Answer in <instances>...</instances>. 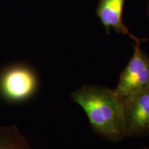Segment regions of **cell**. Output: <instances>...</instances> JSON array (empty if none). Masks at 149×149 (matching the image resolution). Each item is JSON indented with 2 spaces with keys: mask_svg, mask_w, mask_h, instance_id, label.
Segmentation results:
<instances>
[{
  "mask_svg": "<svg viewBox=\"0 0 149 149\" xmlns=\"http://www.w3.org/2000/svg\"><path fill=\"white\" fill-rule=\"evenodd\" d=\"M0 149H33L16 126H0Z\"/></svg>",
  "mask_w": 149,
  "mask_h": 149,
  "instance_id": "obj_6",
  "label": "cell"
},
{
  "mask_svg": "<svg viewBox=\"0 0 149 149\" xmlns=\"http://www.w3.org/2000/svg\"><path fill=\"white\" fill-rule=\"evenodd\" d=\"M125 137H137L149 133V92L122 99Z\"/></svg>",
  "mask_w": 149,
  "mask_h": 149,
  "instance_id": "obj_4",
  "label": "cell"
},
{
  "mask_svg": "<svg viewBox=\"0 0 149 149\" xmlns=\"http://www.w3.org/2000/svg\"><path fill=\"white\" fill-rule=\"evenodd\" d=\"M148 14H149V6H148Z\"/></svg>",
  "mask_w": 149,
  "mask_h": 149,
  "instance_id": "obj_7",
  "label": "cell"
},
{
  "mask_svg": "<svg viewBox=\"0 0 149 149\" xmlns=\"http://www.w3.org/2000/svg\"><path fill=\"white\" fill-rule=\"evenodd\" d=\"M148 92H149V88H148Z\"/></svg>",
  "mask_w": 149,
  "mask_h": 149,
  "instance_id": "obj_8",
  "label": "cell"
},
{
  "mask_svg": "<svg viewBox=\"0 0 149 149\" xmlns=\"http://www.w3.org/2000/svg\"><path fill=\"white\" fill-rule=\"evenodd\" d=\"M135 42L133 54L114 90L122 99L146 92L149 88V57Z\"/></svg>",
  "mask_w": 149,
  "mask_h": 149,
  "instance_id": "obj_2",
  "label": "cell"
},
{
  "mask_svg": "<svg viewBox=\"0 0 149 149\" xmlns=\"http://www.w3.org/2000/svg\"><path fill=\"white\" fill-rule=\"evenodd\" d=\"M144 149H147V148H144Z\"/></svg>",
  "mask_w": 149,
  "mask_h": 149,
  "instance_id": "obj_9",
  "label": "cell"
},
{
  "mask_svg": "<svg viewBox=\"0 0 149 149\" xmlns=\"http://www.w3.org/2000/svg\"><path fill=\"white\" fill-rule=\"evenodd\" d=\"M71 97L82 108L96 133L115 141L125 137L124 103L114 89L84 85L74 91Z\"/></svg>",
  "mask_w": 149,
  "mask_h": 149,
  "instance_id": "obj_1",
  "label": "cell"
},
{
  "mask_svg": "<svg viewBox=\"0 0 149 149\" xmlns=\"http://www.w3.org/2000/svg\"><path fill=\"white\" fill-rule=\"evenodd\" d=\"M124 1L125 0H101L97 9V15L108 33L110 29H113L117 33L128 35L135 42H139L142 40L132 34L123 21Z\"/></svg>",
  "mask_w": 149,
  "mask_h": 149,
  "instance_id": "obj_5",
  "label": "cell"
},
{
  "mask_svg": "<svg viewBox=\"0 0 149 149\" xmlns=\"http://www.w3.org/2000/svg\"><path fill=\"white\" fill-rule=\"evenodd\" d=\"M37 87V79L32 70L16 66L6 70L0 77V93L11 102H22L31 97Z\"/></svg>",
  "mask_w": 149,
  "mask_h": 149,
  "instance_id": "obj_3",
  "label": "cell"
}]
</instances>
